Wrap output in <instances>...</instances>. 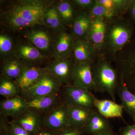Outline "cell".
Instances as JSON below:
<instances>
[{"mask_svg":"<svg viewBox=\"0 0 135 135\" xmlns=\"http://www.w3.org/2000/svg\"><path fill=\"white\" fill-rule=\"evenodd\" d=\"M96 1L103 6L106 9L113 11L116 12L114 0H97Z\"/></svg>","mask_w":135,"mask_h":135,"instance_id":"d6a6232c","label":"cell"},{"mask_svg":"<svg viewBox=\"0 0 135 135\" xmlns=\"http://www.w3.org/2000/svg\"><path fill=\"white\" fill-rule=\"evenodd\" d=\"M61 100L68 106L94 110L95 97L91 91L73 86H62L60 92Z\"/></svg>","mask_w":135,"mask_h":135,"instance_id":"3957f363","label":"cell"},{"mask_svg":"<svg viewBox=\"0 0 135 135\" xmlns=\"http://www.w3.org/2000/svg\"><path fill=\"white\" fill-rule=\"evenodd\" d=\"M47 73L44 67H30L24 65L21 75L15 81L22 92L33 86Z\"/></svg>","mask_w":135,"mask_h":135,"instance_id":"8fae6325","label":"cell"},{"mask_svg":"<svg viewBox=\"0 0 135 135\" xmlns=\"http://www.w3.org/2000/svg\"><path fill=\"white\" fill-rule=\"evenodd\" d=\"M28 109L26 101L20 96L4 99L0 102V114L7 118H16Z\"/></svg>","mask_w":135,"mask_h":135,"instance_id":"e0dca14e","label":"cell"},{"mask_svg":"<svg viewBox=\"0 0 135 135\" xmlns=\"http://www.w3.org/2000/svg\"><path fill=\"white\" fill-rule=\"evenodd\" d=\"M132 12L133 16L135 17V3L133 5V8H132Z\"/></svg>","mask_w":135,"mask_h":135,"instance_id":"74e56055","label":"cell"},{"mask_svg":"<svg viewBox=\"0 0 135 135\" xmlns=\"http://www.w3.org/2000/svg\"><path fill=\"white\" fill-rule=\"evenodd\" d=\"M73 57L60 59L53 57L44 66L48 73L55 77L63 86H71L72 75L75 64Z\"/></svg>","mask_w":135,"mask_h":135,"instance_id":"52a82bcc","label":"cell"},{"mask_svg":"<svg viewBox=\"0 0 135 135\" xmlns=\"http://www.w3.org/2000/svg\"><path fill=\"white\" fill-rule=\"evenodd\" d=\"M25 38L44 55H53V47L55 37L46 29L34 27L27 29L24 33Z\"/></svg>","mask_w":135,"mask_h":135,"instance_id":"ba28073f","label":"cell"},{"mask_svg":"<svg viewBox=\"0 0 135 135\" xmlns=\"http://www.w3.org/2000/svg\"><path fill=\"white\" fill-rule=\"evenodd\" d=\"M95 51L88 41L74 38L73 55L75 63L93 62L95 59Z\"/></svg>","mask_w":135,"mask_h":135,"instance_id":"ac0fdd59","label":"cell"},{"mask_svg":"<svg viewBox=\"0 0 135 135\" xmlns=\"http://www.w3.org/2000/svg\"><path fill=\"white\" fill-rule=\"evenodd\" d=\"M92 63H75L72 75L73 85L97 92L91 69Z\"/></svg>","mask_w":135,"mask_h":135,"instance_id":"30bf717a","label":"cell"},{"mask_svg":"<svg viewBox=\"0 0 135 135\" xmlns=\"http://www.w3.org/2000/svg\"><path fill=\"white\" fill-rule=\"evenodd\" d=\"M73 2L75 5L84 8L90 9L95 3V1L93 0H73Z\"/></svg>","mask_w":135,"mask_h":135,"instance_id":"1f68e13d","label":"cell"},{"mask_svg":"<svg viewBox=\"0 0 135 135\" xmlns=\"http://www.w3.org/2000/svg\"><path fill=\"white\" fill-rule=\"evenodd\" d=\"M11 121L33 135L43 127V116L31 109L12 118Z\"/></svg>","mask_w":135,"mask_h":135,"instance_id":"7c38bea8","label":"cell"},{"mask_svg":"<svg viewBox=\"0 0 135 135\" xmlns=\"http://www.w3.org/2000/svg\"><path fill=\"white\" fill-rule=\"evenodd\" d=\"M9 122L7 117L0 114V135H10Z\"/></svg>","mask_w":135,"mask_h":135,"instance_id":"f546056e","label":"cell"},{"mask_svg":"<svg viewBox=\"0 0 135 135\" xmlns=\"http://www.w3.org/2000/svg\"><path fill=\"white\" fill-rule=\"evenodd\" d=\"M43 127L58 131L70 127L68 107L64 103L43 116Z\"/></svg>","mask_w":135,"mask_h":135,"instance_id":"9c48e42d","label":"cell"},{"mask_svg":"<svg viewBox=\"0 0 135 135\" xmlns=\"http://www.w3.org/2000/svg\"><path fill=\"white\" fill-rule=\"evenodd\" d=\"M53 6L58 12L64 23L67 25L71 24L72 25L76 16L74 8L71 2L68 1H60Z\"/></svg>","mask_w":135,"mask_h":135,"instance_id":"d4e9b609","label":"cell"},{"mask_svg":"<svg viewBox=\"0 0 135 135\" xmlns=\"http://www.w3.org/2000/svg\"><path fill=\"white\" fill-rule=\"evenodd\" d=\"M44 20L45 26L52 30L56 34L64 31V24L53 5L46 11Z\"/></svg>","mask_w":135,"mask_h":135,"instance_id":"cb8c5ba5","label":"cell"},{"mask_svg":"<svg viewBox=\"0 0 135 135\" xmlns=\"http://www.w3.org/2000/svg\"><path fill=\"white\" fill-rule=\"evenodd\" d=\"M9 128L10 135H33L11 120L9 121Z\"/></svg>","mask_w":135,"mask_h":135,"instance_id":"83f0119b","label":"cell"},{"mask_svg":"<svg viewBox=\"0 0 135 135\" xmlns=\"http://www.w3.org/2000/svg\"><path fill=\"white\" fill-rule=\"evenodd\" d=\"M118 135L116 134V133H114L113 131L111 132H109V133H106V134H104L103 135Z\"/></svg>","mask_w":135,"mask_h":135,"instance_id":"f35d334b","label":"cell"},{"mask_svg":"<svg viewBox=\"0 0 135 135\" xmlns=\"http://www.w3.org/2000/svg\"><path fill=\"white\" fill-rule=\"evenodd\" d=\"M130 29L122 21H114L107 25L104 47L112 52H119L130 39Z\"/></svg>","mask_w":135,"mask_h":135,"instance_id":"277c9868","label":"cell"},{"mask_svg":"<svg viewBox=\"0 0 135 135\" xmlns=\"http://www.w3.org/2000/svg\"><path fill=\"white\" fill-rule=\"evenodd\" d=\"M116 93L120 99L123 110H126L135 122V94L130 91L119 77Z\"/></svg>","mask_w":135,"mask_h":135,"instance_id":"44dd1931","label":"cell"},{"mask_svg":"<svg viewBox=\"0 0 135 135\" xmlns=\"http://www.w3.org/2000/svg\"><path fill=\"white\" fill-rule=\"evenodd\" d=\"M11 37L6 34L0 35V53L1 56H7L13 52L14 44Z\"/></svg>","mask_w":135,"mask_h":135,"instance_id":"4316f807","label":"cell"},{"mask_svg":"<svg viewBox=\"0 0 135 135\" xmlns=\"http://www.w3.org/2000/svg\"><path fill=\"white\" fill-rule=\"evenodd\" d=\"M28 109L43 116L63 103L59 94L44 96L26 101Z\"/></svg>","mask_w":135,"mask_h":135,"instance_id":"9a60e30c","label":"cell"},{"mask_svg":"<svg viewBox=\"0 0 135 135\" xmlns=\"http://www.w3.org/2000/svg\"><path fill=\"white\" fill-rule=\"evenodd\" d=\"M94 106L102 116L107 119L122 118L123 107L121 104L108 99H99L95 97Z\"/></svg>","mask_w":135,"mask_h":135,"instance_id":"ffe728a7","label":"cell"},{"mask_svg":"<svg viewBox=\"0 0 135 135\" xmlns=\"http://www.w3.org/2000/svg\"><path fill=\"white\" fill-rule=\"evenodd\" d=\"M119 135H135V123L121 128Z\"/></svg>","mask_w":135,"mask_h":135,"instance_id":"836d02e7","label":"cell"},{"mask_svg":"<svg viewBox=\"0 0 135 135\" xmlns=\"http://www.w3.org/2000/svg\"><path fill=\"white\" fill-rule=\"evenodd\" d=\"M68 107L69 126L71 127L83 129L89 120L94 110L83 107Z\"/></svg>","mask_w":135,"mask_h":135,"instance_id":"7402d4cb","label":"cell"},{"mask_svg":"<svg viewBox=\"0 0 135 135\" xmlns=\"http://www.w3.org/2000/svg\"><path fill=\"white\" fill-rule=\"evenodd\" d=\"M92 20L89 13L87 12H81L76 15L72 25V35L74 38L87 41Z\"/></svg>","mask_w":135,"mask_h":135,"instance_id":"d6986e66","label":"cell"},{"mask_svg":"<svg viewBox=\"0 0 135 135\" xmlns=\"http://www.w3.org/2000/svg\"><path fill=\"white\" fill-rule=\"evenodd\" d=\"M106 10V9L103 6L97 2L95 1V3L90 9L89 14L91 17H93L94 18L99 17H103Z\"/></svg>","mask_w":135,"mask_h":135,"instance_id":"f1b7e54d","label":"cell"},{"mask_svg":"<svg viewBox=\"0 0 135 135\" xmlns=\"http://www.w3.org/2000/svg\"><path fill=\"white\" fill-rule=\"evenodd\" d=\"M116 7V11L122 9L126 7L127 1L123 0H114Z\"/></svg>","mask_w":135,"mask_h":135,"instance_id":"d590c367","label":"cell"},{"mask_svg":"<svg viewBox=\"0 0 135 135\" xmlns=\"http://www.w3.org/2000/svg\"><path fill=\"white\" fill-rule=\"evenodd\" d=\"M107 27V23L103 17L92 19L87 41L96 50H101L104 47Z\"/></svg>","mask_w":135,"mask_h":135,"instance_id":"5bb4252c","label":"cell"},{"mask_svg":"<svg viewBox=\"0 0 135 135\" xmlns=\"http://www.w3.org/2000/svg\"><path fill=\"white\" fill-rule=\"evenodd\" d=\"M85 134L102 135L113 131L108 119L94 110L88 123L83 128Z\"/></svg>","mask_w":135,"mask_h":135,"instance_id":"2e32d148","label":"cell"},{"mask_svg":"<svg viewBox=\"0 0 135 135\" xmlns=\"http://www.w3.org/2000/svg\"><path fill=\"white\" fill-rule=\"evenodd\" d=\"M13 54L23 64L30 67H42L48 59L47 57L26 40L15 45Z\"/></svg>","mask_w":135,"mask_h":135,"instance_id":"8992f818","label":"cell"},{"mask_svg":"<svg viewBox=\"0 0 135 135\" xmlns=\"http://www.w3.org/2000/svg\"><path fill=\"white\" fill-rule=\"evenodd\" d=\"M55 2L44 0H21L12 2L2 14V22L13 31L44 26V16Z\"/></svg>","mask_w":135,"mask_h":135,"instance_id":"6da1fadb","label":"cell"},{"mask_svg":"<svg viewBox=\"0 0 135 135\" xmlns=\"http://www.w3.org/2000/svg\"><path fill=\"white\" fill-rule=\"evenodd\" d=\"M74 38L72 35L65 31L56 35L53 47V57L65 59L73 57Z\"/></svg>","mask_w":135,"mask_h":135,"instance_id":"4fadbf2b","label":"cell"},{"mask_svg":"<svg viewBox=\"0 0 135 135\" xmlns=\"http://www.w3.org/2000/svg\"><path fill=\"white\" fill-rule=\"evenodd\" d=\"M58 132L42 127L33 135H57Z\"/></svg>","mask_w":135,"mask_h":135,"instance_id":"e575fe53","label":"cell"},{"mask_svg":"<svg viewBox=\"0 0 135 135\" xmlns=\"http://www.w3.org/2000/svg\"><path fill=\"white\" fill-rule=\"evenodd\" d=\"M62 86L55 77L47 73L33 86L21 92L20 96L27 101L39 97L59 94Z\"/></svg>","mask_w":135,"mask_h":135,"instance_id":"5b68a950","label":"cell"},{"mask_svg":"<svg viewBox=\"0 0 135 135\" xmlns=\"http://www.w3.org/2000/svg\"><path fill=\"white\" fill-rule=\"evenodd\" d=\"M21 90L15 81L1 76L0 95L4 99H9L20 95Z\"/></svg>","mask_w":135,"mask_h":135,"instance_id":"484cf974","label":"cell"},{"mask_svg":"<svg viewBox=\"0 0 135 135\" xmlns=\"http://www.w3.org/2000/svg\"><path fill=\"white\" fill-rule=\"evenodd\" d=\"M116 13V12L113 11L106 9V11L104 14L103 17L105 19L110 20L112 19Z\"/></svg>","mask_w":135,"mask_h":135,"instance_id":"8d00e7d4","label":"cell"},{"mask_svg":"<svg viewBox=\"0 0 135 135\" xmlns=\"http://www.w3.org/2000/svg\"><path fill=\"white\" fill-rule=\"evenodd\" d=\"M91 69L97 92L107 93L115 102L116 88L119 81L116 69L105 60L94 61Z\"/></svg>","mask_w":135,"mask_h":135,"instance_id":"7a4b0ae2","label":"cell"},{"mask_svg":"<svg viewBox=\"0 0 135 135\" xmlns=\"http://www.w3.org/2000/svg\"><path fill=\"white\" fill-rule=\"evenodd\" d=\"M24 64L15 57L5 59L1 70V76L16 80L22 73Z\"/></svg>","mask_w":135,"mask_h":135,"instance_id":"603a6c76","label":"cell"},{"mask_svg":"<svg viewBox=\"0 0 135 135\" xmlns=\"http://www.w3.org/2000/svg\"><path fill=\"white\" fill-rule=\"evenodd\" d=\"M83 129L68 127L63 130L58 131L57 135H84Z\"/></svg>","mask_w":135,"mask_h":135,"instance_id":"4dcf8cb0","label":"cell"}]
</instances>
